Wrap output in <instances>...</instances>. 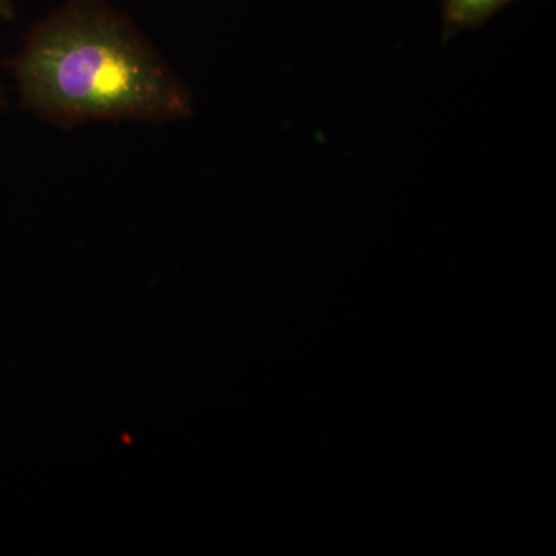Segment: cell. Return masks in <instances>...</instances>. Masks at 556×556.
Segmentation results:
<instances>
[{
  "label": "cell",
  "mask_w": 556,
  "mask_h": 556,
  "mask_svg": "<svg viewBox=\"0 0 556 556\" xmlns=\"http://www.w3.org/2000/svg\"><path fill=\"white\" fill-rule=\"evenodd\" d=\"M11 68L22 104L56 126L172 123L193 113L192 94L159 51L129 22L90 5L39 24Z\"/></svg>",
  "instance_id": "obj_1"
},
{
  "label": "cell",
  "mask_w": 556,
  "mask_h": 556,
  "mask_svg": "<svg viewBox=\"0 0 556 556\" xmlns=\"http://www.w3.org/2000/svg\"><path fill=\"white\" fill-rule=\"evenodd\" d=\"M511 2L515 0H442V9H444L442 39L447 42L457 33L481 27L493 14Z\"/></svg>",
  "instance_id": "obj_2"
},
{
  "label": "cell",
  "mask_w": 556,
  "mask_h": 556,
  "mask_svg": "<svg viewBox=\"0 0 556 556\" xmlns=\"http://www.w3.org/2000/svg\"><path fill=\"white\" fill-rule=\"evenodd\" d=\"M13 16V0H0V20H11Z\"/></svg>",
  "instance_id": "obj_3"
}]
</instances>
